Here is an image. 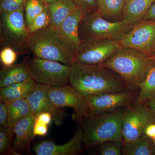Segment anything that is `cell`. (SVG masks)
Returning <instances> with one entry per match:
<instances>
[{
  "mask_svg": "<svg viewBox=\"0 0 155 155\" xmlns=\"http://www.w3.org/2000/svg\"><path fill=\"white\" fill-rule=\"evenodd\" d=\"M36 116L31 113L14 124L15 134L13 149L15 155L30 154V143L35 137L34 126Z\"/></svg>",
  "mask_w": 155,
  "mask_h": 155,
  "instance_id": "cell-15",
  "label": "cell"
},
{
  "mask_svg": "<svg viewBox=\"0 0 155 155\" xmlns=\"http://www.w3.org/2000/svg\"><path fill=\"white\" fill-rule=\"evenodd\" d=\"M47 6L51 16V25L56 29L78 9L72 0H54Z\"/></svg>",
  "mask_w": 155,
  "mask_h": 155,
  "instance_id": "cell-20",
  "label": "cell"
},
{
  "mask_svg": "<svg viewBox=\"0 0 155 155\" xmlns=\"http://www.w3.org/2000/svg\"><path fill=\"white\" fill-rule=\"evenodd\" d=\"M155 0H128L125 2L122 19L134 25L143 20Z\"/></svg>",
  "mask_w": 155,
  "mask_h": 155,
  "instance_id": "cell-18",
  "label": "cell"
},
{
  "mask_svg": "<svg viewBox=\"0 0 155 155\" xmlns=\"http://www.w3.org/2000/svg\"><path fill=\"white\" fill-rule=\"evenodd\" d=\"M9 114L8 107L5 103L0 101V125L9 127Z\"/></svg>",
  "mask_w": 155,
  "mask_h": 155,
  "instance_id": "cell-33",
  "label": "cell"
},
{
  "mask_svg": "<svg viewBox=\"0 0 155 155\" xmlns=\"http://www.w3.org/2000/svg\"><path fill=\"white\" fill-rule=\"evenodd\" d=\"M43 3H44L45 5H48L50 3L52 2L54 0H40Z\"/></svg>",
  "mask_w": 155,
  "mask_h": 155,
  "instance_id": "cell-37",
  "label": "cell"
},
{
  "mask_svg": "<svg viewBox=\"0 0 155 155\" xmlns=\"http://www.w3.org/2000/svg\"><path fill=\"white\" fill-rule=\"evenodd\" d=\"M31 78L37 83L61 86L69 83L71 67L57 61L34 58L25 61Z\"/></svg>",
  "mask_w": 155,
  "mask_h": 155,
  "instance_id": "cell-6",
  "label": "cell"
},
{
  "mask_svg": "<svg viewBox=\"0 0 155 155\" xmlns=\"http://www.w3.org/2000/svg\"><path fill=\"white\" fill-rule=\"evenodd\" d=\"M83 132L82 128L78 129L73 137L65 144L58 145L52 142L45 140L33 148L37 155H76L82 150Z\"/></svg>",
  "mask_w": 155,
  "mask_h": 155,
  "instance_id": "cell-14",
  "label": "cell"
},
{
  "mask_svg": "<svg viewBox=\"0 0 155 155\" xmlns=\"http://www.w3.org/2000/svg\"><path fill=\"white\" fill-rule=\"evenodd\" d=\"M13 133L9 127H0V155H15L11 147Z\"/></svg>",
  "mask_w": 155,
  "mask_h": 155,
  "instance_id": "cell-26",
  "label": "cell"
},
{
  "mask_svg": "<svg viewBox=\"0 0 155 155\" xmlns=\"http://www.w3.org/2000/svg\"><path fill=\"white\" fill-rule=\"evenodd\" d=\"M69 83L83 97L117 92L131 88L116 72L76 60L71 66Z\"/></svg>",
  "mask_w": 155,
  "mask_h": 155,
  "instance_id": "cell-1",
  "label": "cell"
},
{
  "mask_svg": "<svg viewBox=\"0 0 155 155\" xmlns=\"http://www.w3.org/2000/svg\"><path fill=\"white\" fill-rule=\"evenodd\" d=\"M137 95L129 89L84 97L89 107V115L115 110L130 105ZM88 115V116H89Z\"/></svg>",
  "mask_w": 155,
  "mask_h": 155,
  "instance_id": "cell-12",
  "label": "cell"
},
{
  "mask_svg": "<svg viewBox=\"0 0 155 155\" xmlns=\"http://www.w3.org/2000/svg\"><path fill=\"white\" fill-rule=\"evenodd\" d=\"M44 86L50 100L57 107L72 108L75 112V117L80 121L88 116L89 107L86 100L71 85Z\"/></svg>",
  "mask_w": 155,
  "mask_h": 155,
  "instance_id": "cell-11",
  "label": "cell"
},
{
  "mask_svg": "<svg viewBox=\"0 0 155 155\" xmlns=\"http://www.w3.org/2000/svg\"><path fill=\"white\" fill-rule=\"evenodd\" d=\"M144 134L150 138L153 139L155 137V123H151L146 128Z\"/></svg>",
  "mask_w": 155,
  "mask_h": 155,
  "instance_id": "cell-34",
  "label": "cell"
},
{
  "mask_svg": "<svg viewBox=\"0 0 155 155\" xmlns=\"http://www.w3.org/2000/svg\"><path fill=\"white\" fill-rule=\"evenodd\" d=\"M26 46L34 58L60 62L71 67L74 56L51 25L29 35Z\"/></svg>",
  "mask_w": 155,
  "mask_h": 155,
  "instance_id": "cell-4",
  "label": "cell"
},
{
  "mask_svg": "<svg viewBox=\"0 0 155 155\" xmlns=\"http://www.w3.org/2000/svg\"><path fill=\"white\" fill-rule=\"evenodd\" d=\"M1 14L2 41L6 46L16 50L18 54L26 53V41L29 36L25 20L24 8Z\"/></svg>",
  "mask_w": 155,
  "mask_h": 155,
  "instance_id": "cell-7",
  "label": "cell"
},
{
  "mask_svg": "<svg viewBox=\"0 0 155 155\" xmlns=\"http://www.w3.org/2000/svg\"><path fill=\"white\" fill-rule=\"evenodd\" d=\"M150 19H155V1L153 3L150 8L148 11L143 20H150Z\"/></svg>",
  "mask_w": 155,
  "mask_h": 155,
  "instance_id": "cell-35",
  "label": "cell"
},
{
  "mask_svg": "<svg viewBox=\"0 0 155 155\" xmlns=\"http://www.w3.org/2000/svg\"><path fill=\"white\" fill-rule=\"evenodd\" d=\"M144 104L150 109L155 120V96L148 101Z\"/></svg>",
  "mask_w": 155,
  "mask_h": 155,
  "instance_id": "cell-36",
  "label": "cell"
},
{
  "mask_svg": "<svg viewBox=\"0 0 155 155\" xmlns=\"http://www.w3.org/2000/svg\"><path fill=\"white\" fill-rule=\"evenodd\" d=\"M120 41L102 39L81 42L74 55L75 60L89 65H101L122 48Z\"/></svg>",
  "mask_w": 155,
  "mask_h": 155,
  "instance_id": "cell-9",
  "label": "cell"
},
{
  "mask_svg": "<svg viewBox=\"0 0 155 155\" xmlns=\"http://www.w3.org/2000/svg\"><path fill=\"white\" fill-rule=\"evenodd\" d=\"M51 19L48 6L44 11L37 16L28 28L29 35L42 30L51 25Z\"/></svg>",
  "mask_w": 155,
  "mask_h": 155,
  "instance_id": "cell-27",
  "label": "cell"
},
{
  "mask_svg": "<svg viewBox=\"0 0 155 155\" xmlns=\"http://www.w3.org/2000/svg\"><path fill=\"white\" fill-rule=\"evenodd\" d=\"M99 66L116 72L133 88L138 87L144 81L155 66V61L137 50L122 47L107 61Z\"/></svg>",
  "mask_w": 155,
  "mask_h": 155,
  "instance_id": "cell-2",
  "label": "cell"
},
{
  "mask_svg": "<svg viewBox=\"0 0 155 155\" xmlns=\"http://www.w3.org/2000/svg\"><path fill=\"white\" fill-rule=\"evenodd\" d=\"M128 1V0H125V2H126V1Z\"/></svg>",
  "mask_w": 155,
  "mask_h": 155,
  "instance_id": "cell-40",
  "label": "cell"
},
{
  "mask_svg": "<svg viewBox=\"0 0 155 155\" xmlns=\"http://www.w3.org/2000/svg\"><path fill=\"white\" fill-rule=\"evenodd\" d=\"M122 141H109L97 146L98 154L100 155H122Z\"/></svg>",
  "mask_w": 155,
  "mask_h": 155,
  "instance_id": "cell-28",
  "label": "cell"
},
{
  "mask_svg": "<svg viewBox=\"0 0 155 155\" xmlns=\"http://www.w3.org/2000/svg\"><path fill=\"white\" fill-rule=\"evenodd\" d=\"M98 11L107 20L118 22L123 20L125 0H97Z\"/></svg>",
  "mask_w": 155,
  "mask_h": 155,
  "instance_id": "cell-22",
  "label": "cell"
},
{
  "mask_svg": "<svg viewBox=\"0 0 155 155\" xmlns=\"http://www.w3.org/2000/svg\"><path fill=\"white\" fill-rule=\"evenodd\" d=\"M155 123L150 109L145 104L136 102L123 110L122 117L123 143L134 141L144 135L147 125Z\"/></svg>",
  "mask_w": 155,
  "mask_h": 155,
  "instance_id": "cell-8",
  "label": "cell"
},
{
  "mask_svg": "<svg viewBox=\"0 0 155 155\" xmlns=\"http://www.w3.org/2000/svg\"><path fill=\"white\" fill-rule=\"evenodd\" d=\"M27 0H2L0 4L1 13L18 11L25 7Z\"/></svg>",
  "mask_w": 155,
  "mask_h": 155,
  "instance_id": "cell-30",
  "label": "cell"
},
{
  "mask_svg": "<svg viewBox=\"0 0 155 155\" xmlns=\"http://www.w3.org/2000/svg\"><path fill=\"white\" fill-rule=\"evenodd\" d=\"M30 106L31 114L37 116L42 113H49L57 126H61L67 116L66 111L57 107L50 100L44 85L37 83L34 91L26 99Z\"/></svg>",
  "mask_w": 155,
  "mask_h": 155,
  "instance_id": "cell-13",
  "label": "cell"
},
{
  "mask_svg": "<svg viewBox=\"0 0 155 155\" xmlns=\"http://www.w3.org/2000/svg\"><path fill=\"white\" fill-rule=\"evenodd\" d=\"M84 16L98 11L97 0H72Z\"/></svg>",
  "mask_w": 155,
  "mask_h": 155,
  "instance_id": "cell-31",
  "label": "cell"
},
{
  "mask_svg": "<svg viewBox=\"0 0 155 155\" xmlns=\"http://www.w3.org/2000/svg\"><path fill=\"white\" fill-rule=\"evenodd\" d=\"M133 25L125 20L111 22L97 11L84 16L79 24V35L82 41L102 39L120 41Z\"/></svg>",
  "mask_w": 155,
  "mask_h": 155,
  "instance_id": "cell-5",
  "label": "cell"
},
{
  "mask_svg": "<svg viewBox=\"0 0 155 155\" xmlns=\"http://www.w3.org/2000/svg\"><path fill=\"white\" fill-rule=\"evenodd\" d=\"M84 16L82 12L78 8L56 29L73 56L82 42L79 35V25Z\"/></svg>",
  "mask_w": 155,
  "mask_h": 155,
  "instance_id": "cell-16",
  "label": "cell"
},
{
  "mask_svg": "<svg viewBox=\"0 0 155 155\" xmlns=\"http://www.w3.org/2000/svg\"><path fill=\"white\" fill-rule=\"evenodd\" d=\"M30 78L31 77L25 62L10 67L2 66L0 71V88Z\"/></svg>",
  "mask_w": 155,
  "mask_h": 155,
  "instance_id": "cell-19",
  "label": "cell"
},
{
  "mask_svg": "<svg viewBox=\"0 0 155 155\" xmlns=\"http://www.w3.org/2000/svg\"><path fill=\"white\" fill-rule=\"evenodd\" d=\"M120 42L122 47L131 48L152 57L155 53V19L143 20L134 25Z\"/></svg>",
  "mask_w": 155,
  "mask_h": 155,
  "instance_id": "cell-10",
  "label": "cell"
},
{
  "mask_svg": "<svg viewBox=\"0 0 155 155\" xmlns=\"http://www.w3.org/2000/svg\"><path fill=\"white\" fill-rule=\"evenodd\" d=\"M152 58H153L154 60L155 61V53L153 55V56H152Z\"/></svg>",
  "mask_w": 155,
  "mask_h": 155,
  "instance_id": "cell-38",
  "label": "cell"
},
{
  "mask_svg": "<svg viewBox=\"0 0 155 155\" xmlns=\"http://www.w3.org/2000/svg\"><path fill=\"white\" fill-rule=\"evenodd\" d=\"M153 141L154 143L155 144V137H154V138L153 139Z\"/></svg>",
  "mask_w": 155,
  "mask_h": 155,
  "instance_id": "cell-39",
  "label": "cell"
},
{
  "mask_svg": "<svg viewBox=\"0 0 155 155\" xmlns=\"http://www.w3.org/2000/svg\"><path fill=\"white\" fill-rule=\"evenodd\" d=\"M48 124L39 119L36 116L34 126L35 137H43L46 135L48 132Z\"/></svg>",
  "mask_w": 155,
  "mask_h": 155,
  "instance_id": "cell-32",
  "label": "cell"
},
{
  "mask_svg": "<svg viewBox=\"0 0 155 155\" xmlns=\"http://www.w3.org/2000/svg\"><path fill=\"white\" fill-rule=\"evenodd\" d=\"M2 0H0V2H1V1H2Z\"/></svg>",
  "mask_w": 155,
  "mask_h": 155,
  "instance_id": "cell-41",
  "label": "cell"
},
{
  "mask_svg": "<svg viewBox=\"0 0 155 155\" xmlns=\"http://www.w3.org/2000/svg\"><path fill=\"white\" fill-rule=\"evenodd\" d=\"M47 7V5L40 0H27L24 7L25 23L27 28L34 19L44 11Z\"/></svg>",
  "mask_w": 155,
  "mask_h": 155,
  "instance_id": "cell-25",
  "label": "cell"
},
{
  "mask_svg": "<svg viewBox=\"0 0 155 155\" xmlns=\"http://www.w3.org/2000/svg\"><path fill=\"white\" fill-rule=\"evenodd\" d=\"M155 144L152 139L143 135L134 141L123 143L122 155H154Z\"/></svg>",
  "mask_w": 155,
  "mask_h": 155,
  "instance_id": "cell-21",
  "label": "cell"
},
{
  "mask_svg": "<svg viewBox=\"0 0 155 155\" xmlns=\"http://www.w3.org/2000/svg\"><path fill=\"white\" fill-rule=\"evenodd\" d=\"M154 155H155V153H154Z\"/></svg>",
  "mask_w": 155,
  "mask_h": 155,
  "instance_id": "cell-42",
  "label": "cell"
},
{
  "mask_svg": "<svg viewBox=\"0 0 155 155\" xmlns=\"http://www.w3.org/2000/svg\"><path fill=\"white\" fill-rule=\"evenodd\" d=\"M5 103L8 111L9 127L12 130L16 122L31 113L26 99L11 100Z\"/></svg>",
  "mask_w": 155,
  "mask_h": 155,
  "instance_id": "cell-23",
  "label": "cell"
},
{
  "mask_svg": "<svg viewBox=\"0 0 155 155\" xmlns=\"http://www.w3.org/2000/svg\"><path fill=\"white\" fill-rule=\"evenodd\" d=\"M37 83L32 78L0 88V101L6 103L11 100L26 99L35 89Z\"/></svg>",
  "mask_w": 155,
  "mask_h": 155,
  "instance_id": "cell-17",
  "label": "cell"
},
{
  "mask_svg": "<svg viewBox=\"0 0 155 155\" xmlns=\"http://www.w3.org/2000/svg\"><path fill=\"white\" fill-rule=\"evenodd\" d=\"M123 110L89 115L82 121L83 142L87 148L109 141H122V117Z\"/></svg>",
  "mask_w": 155,
  "mask_h": 155,
  "instance_id": "cell-3",
  "label": "cell"
},
{
  "mask_svg": "<svg viewBox=\"0 0 155 155\" xmlns=\"http://www.w3.org/2000/svg\"><path fill=\"white\" fill-rule=\"evenodd\" d=\"M18 53L14 48L6 46L0 52V61L3 67H8L14 65L17 60Z\"/></svg>",
  "mask_w": 155,
  "mask_h": 155,
  "instance_id": "cell-29",
  "label": "cell"
},
{
  "mask_svg": "<svg viewBox=\"0 0 155 155\" xmlns=\"http://www.w3.org/2000/svg\"><path fill=\"white\" fill-rule=\"evenodd\" d=\"M138 87L140 91L136 99L137 102L144 104L155 96V66L151 69Z\"/></svg>",
  "mask_w": 155,
  "mask_h": 155,
  "instance_id": "cell-24",
  "label": "cell"
}]
</instances>
